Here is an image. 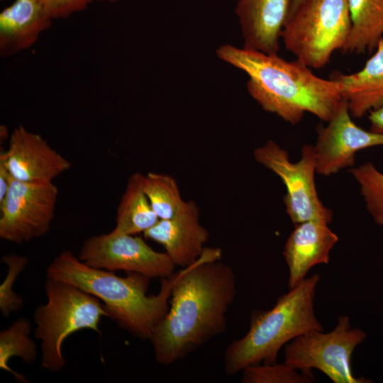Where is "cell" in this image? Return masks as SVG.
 <instances>
[{
    "label": "cell",
    "mask_w": 383,
    "mask_h": 383,
    "mask_svg": "<svg viewBox=\"0 0 383 383\" xmlns=\"http://www.w3.org/2000/svg\"><path fill=\"white\" fill-rule=\"evenodd\" d=\"M98 1H107V2H115V1H119V0H98Z\"/></svg>",
    "instance_id": "f1b7e54d"
},
{
    "label": "cell",
    "mask_w": 383,
    "mask_h": 383,
    "mask_svg": "<svg viewBox=\"0 0 383 383\" xmlns=\"http://www.w3.org/2000/svg\"><path fill=\"white\" fill-rule=\"evenodd\" d=\"M31 325L28 318L21 317L0 332V368L11 373L20 382H28L25 377L9 366L13 357H18L26 364L35 360L38 352L35 342L30 338Z\"/></svg>",
    "instance_id": "ffe728a7"
},
{
    "label": "cell",
    "mask_w": 383,
    "mask_h": 383,
    "mask_svg": "<svg viewBox=\"0 0 383 383\" xmlns=\"http://www.w3.org/2000/svg\"><path fill=\"white\" fill-rule=\"evenodd\" d=\"M52 21L39 0H14L0 13L1 57H10L33 45Z\"/></svg>",
    "instance_id": "2e32d148"
},
{
    "label": "cell",
    "mask_w": 383,
    "mask_h": 383,
    "mask_svg": "<svg viewBox=\"0 0 383 383\" xmlns=\"http://www.w3.org/2000/svg\"><path fill=\"white\" fill-rule=\"evenodd\" d=\"M360 187L366 209L373 221L383 227V172L372 162L349 170Z\"/></svg>",
    "instance_id": "7402d4cb"
},
{
    "label": "cell",
    "mask_w": 383,
    "mask_h": 383,
    "mask_svg": "<svg viewBox=\"0 0 383 383\" xmlns=\"http://www.w3.org/2000/svg\"><path fill=\"white\" fill-rule=\"evenodd\" d=\"M351 27L344 53L372 52L383 38V0H348Z\"/></svg>",
    "instance_id": "ac0fdd59"
},
{
    "label": "cell",
    "mask_w": 383,
    "mask_h": 383,
    "mask_svg": "<svg viewBox=\"0 0 383 383\" xmlns=\"http://www.w3.org/2000/svg\"><path fill=\"white\" fill-rule=\"evenodd\" d=\"M366 336L362 329L351 327L348 316H340L331 331H311L288 343L284 362L311 377L312 370L317 369L334 383L372 382L355 377L352 368L353 353Z\"/></svg>",
    "instance_id": "52a82bcc"
},
{
    "label": "cell",
    "mask_w": 383,
    "mask_h": 383,
    "mask_svg": "<svg viewBox=\"0 0 383 383\" xmlns=\"http://www.w3.org/2000/svg\"><path fill=\"white\" fill-rule=\"evenodd\" d=\"M328 224L317 220L294 224L282 251L289 289L302 282L314 266L329 262L331 251L339 238Z\"/></svg>",
    "instance_id": "5bb4252c"
},
{
    "label": "cell",
    "mask_w": 383,
    "mask_h": 383,
    "mask_svg": "<svg viewBox=\"0 0 383 383\" xmlns=\"http://www.w3.org/2000/svg\"><path fill=\"white\" fill-rule=\"evenodd\" d=\"M348 0H305L283 28L284 46L310 68L326 66L350 33Z\"/></svg>",
    "instance_id": "8992f818"
},
{
    "label": "cell",
    "mask_w": 383,
    "mask_h": 383,
    "mask_svg": "<svg viewBox=\"0 0 383 383\" xmlns=\"http://www.w3.org/2000/svg\"><path fill=\"white\" fill-rule=\"evenodd\" d=\"M143 187L154 212L160 219L174 217L187 202L182 198L175 179L170 174L148 172L143 175Z\"/></svg>",
    "instance_id": "44dd1931"
},
{
    "label": "cell",
    "mask_w": 383,
    "mask_h": 383,
    "mask_svg": "<svg viewBox=\"0 0 383 383\" xmlns=\"http://www.w3.org/2000/svg\"><path fill=\"white\" fill-rule=\"evenodd\" d=\"M45 291L47 302L36 307L33 315L34 336L40 340L41 367L58 372L65 365L64 340L82 329L101 333V318L108 313L98 298L72 284L47 277Z\"/></svg>",
    "instance_id": "5b68a950"
},
{
    "label": "cell",
    "mask_w": 383,
    "mask_h": 383,
    "mask_svg": "<svg viewBox=\"0 0 383 383\" xmlns=\"http://www.w3.org/2000/svg\"><path fill=\"white\" fill-rule=\"evenodd\" d=\"M313 146L316 174L329 177L343 169L353 167L355 155L360 150L383 147V134L358 126L353 120L346 100L343 99L328 124L318 128Z\"/></svg>",
    "instance_id": "8fae6325"
},
{
    "label": "cell",
    "mask_w": 383,
    "mask_h": 383,
    "mask_svg": "<svg viewBox=\"0 0 383 383\" xmlns=\"http://www.w3.org/2000/svg\"><path fill=\"white\" fill-rule=\"evenodd\" d=\"M143 175L135 172L128 178L116 210L114 232L136 235L145 232L160 220L143 190Z\"/></svg>",
    "instance_id": "d6986e66"
},
{
    "label": "cell",
    "mask_w": 383,
    "mask_h": 383,
    "mask_svg": "<svg viewBox=\"0 0 383 383\" xmlns=\"http://www.w3.org/2000/svg\"><path fill=\"white\" fill-rule=\"evenodd\" d=\"M1 262L8 267L5 279L0 286V310L2 316L6 318L23 307V299L13 287L18 274L28 265V258L24 255L9 254L2 256Z\"/></svg>",
    "instance_id": "cb8c5ba5"
},
{
    "label": "cell",
    "mask_w": 383,
    "mask_h": 383,
    "mask_svg": "<svg viewBox=\"0 0 383 383\" xmlns=\"http://www.w3.org/2000/svg\"><path fill=\"white\" fill-rule=\"evenodd\" d=\"M46 275L96 296L104 304L108 317L121 328L150 340L167 313L177 272L162 279L159 292L150 296L147 294L150 277L135 272L119 277L113 271L91 267L72 252L63 250L48 266Z\"/></svg>",
    "instance_id": "3957f363"
},
{
    "label": "cell",
    "mask_w": 383,
    "mask_h": 383,
    "mask_svg": "<svg viewBox=\"0 0 383 383\" xmlns=\"http://www.w3.org/2000/svg\"><path fill=\"white\" fill-rule=\"evenodd\" d=\"M144 237L161 245L176 266L184 268L203 254L209 240V231L199 221V209L187 201L174 217L160 219L143 233Z\"/></svg>",
    "instance_id": "4fadbf2b"
},
{
    "label": "cell",
    "mask_w": 383,
    "mask_h": 383,
    "mask_svg": "<svg viewBox=\"0 0 383 383\" xmlns=\"http://www.w3.org/2000/svg\"><path fill=\"white\" fill-rule=\"evenodd\" d=\"M367 114L370 123V131L383 134V106L373 109Z\"/></svg>",
    "instance_id": "4316f807"
},
{
    "label": "cell",
    "mask_w": 383,
    "mask_h": 383,
    "mask_svg": "<svg viewBox=\"0 0 383 383\" xmlns=\"http://www.w3.org/2000/svg\"><path fill=\"white\" fill-rule=\"evenodd\" d=\"M253 157L284 184L287 192L283 202L294 224L311 220L332 222L333 211L321 201L315 184L316 162L313 145H303L300 159L292 162L286 150L270 140L254 150Z\"/></svg>",
    "instance_id": "ba28073f"
},
{
    "label": "cell",
    "mask_w": 383,
    "mask_h": 383,
    "mask_svg": "<svg viewBox=\"0 0 383 383\" xmlns=\"http://www.w3.org/2000/svg\"><path fill=\"white\" fill-rule=\"evenodd\" d=\"M292 0H238L244 48L278 54L279 40L287 20Z\"/></svg>",
    "instance_id": "9a60e30c"
},
{
    "label": "cell",
    "mask_w": 383,
    "mask_h": 383,
    "mask_svg": "<svg viewBox=\"0 0 383 383\" xmlns=\"http://www.w3.org/2000/svg\"><path fill=\"white\" fill-rule=\"evenodd\" d=\"M305 0H292L288 18L291 16Z\"/></svg>",
    "instance_id": "83f0119b"
},
{
    "label": "cell",
    "mask_w": 383,
    "mask_h": 383,
    "mask_svg": "<svg viewBox=\"0 0 383 383\" xmlns=\"http://www.w3.org/2000/svg\"><path fill=\"white\" fill-rule=\"evenodd\" d=\"M79 259L91 267L140 273L150 279L168 277L177 267L165 252L155 251L143 238L113 231L85 240Z\"/></svg>",
    "instance_id": "30bf717a"
},
{
    "label": "cell",
    "mask_w": 383,
    "mask_h": 383,
    "mask_svg": "<svg viewBox=\"0 0 383 383\" xmlns=\"http://www.w3.org/2000/svg\"><path fill=\"white\" fill-rule=\"evenodd\" d=\"M243 383H311L313 377L299 372L287 363L250 365L243 371Z\"/></svg>",
    "instance_id": "603a6c76"
},
{
    "label": "cell",
    "mask_w": 383,
    "mask_h": 383,
    "mask_svg": "<svg viewBox=\"0 0 383 383\" xmlns=\"http://www.w3.org/2000/svg\"><path fill=\"white\" fill-rule=\"evenodd\" d=\"M330 78L341 83L353 118H362L383 106V38L360 70L351 74L333 72Z\"/></svg>",
    "instance_id": "e0dca14e"
},
{
    "label": "cell",
    "mask_w": 383,
    "mask_h": 383,
    "mask_svg": "<svg viewBox=\"0 0 383 383\" xmlns=\"http://www.w3.org/2000/svg\"><path fill=\"white\" fill-rule=\"evenodd\" d=\"M216 55L246 73L248 91L264 111L292 125L306 112L328 122L344 99L340 82L318 77L298 60L229 44L221 45Z\"/></svg>",
    "instance_id": "7a4b0ae2"
},
{
    "label": "cell",
    "mask_w": 383,
    "mask_h": 383,
    "mask_svg": "<svg viewBox=\"0 0 383 383\" xmlns=\"http://www.w3.org/2000/svg\"><path fill=\"white\" fill-rule=\"evenodd\" d=\"M57 187L50 183H29L13 177L0 203V238L22 244L45 235L55 217Z\"/></svg>",
    "instance_id": "9c48e42d"
},
{
    "label": "cell",
    "mask_w": 383,
    "mask_h": 383,
    "mask_svg": "<svg viewBox=\"0 0 383 383\" xmlns=\"http://www.w3.org/2000/svg\"><path fill=\"white\" fill-rule=\"evenodd\" d=\"M94 1L98 0H39L52 20L67 18L74 13L82 11Z\"/></svg>",
    "instance_id": "d4e9b609"
},
{
    "label": "cell",
    "mask_w": 383,
    "mask_h": 383,
    "mask_svg": "<svg viewBox=\"0 0 383 383\" xmlns=\"http://www.w3.org/2000/svg\"><path fill=\"white\" fill-rule=\"evenodd\" d=\"M318 274L306 277L280 296L267 311L252 313L250 327L241 338L228 345L224 353V370L233 376L245 367L277 362L280 350L305 333L323 331L314 311Z\"/></svg>",
    "instance_id": "277c9868"
},
{
    "label": "cell",
    "mask_w": 383,
    "mask_h": 383,
    "mask_svg": "<svg viewBox=\"0 0 383 383\" xmlns=\"http://www.w3.org/2000/svg\"><path fill=\"white\" fill-rule=\"evenodd\" d=\"M221 257L220 248H206L194 263L177 272L167 313L150 339L158 364H174L226 330L236 280Z\"/></svg>",
    "instance_id": "6da1fadb"
},
{
    "label": "cell",
    "mask_w": 383,
    "mask_h": 383,
    "mask_svg": "<svg viewBox=\"0 0 383 383\" xmlns=\"http://www.w3.org/2000/svg\"><path fill=\"white\" fill-rule=\"evenodd\" d=\"M13 177L7 167L4 154L0 152V203L4 199Z\"/></svg>",
    "instance_id": "484cf974"
},
{
    "label": "cell",
    "mask_w": 383,
    "mask_h": 383,
    "mask_svg": "<svg viewBox=\"0 0 383 383\" xmlns=\"http://www.w3.org/2000/svg\"><path fill=\"white\" fill-rule=\"evenodd\" d=\"M3 152L12 177L23 182H52L71 167V162L40 135L21 125L14 128L9 147Z\"/></svg>",
    "instance_id": "7c38bea8"
}]
</instances>
